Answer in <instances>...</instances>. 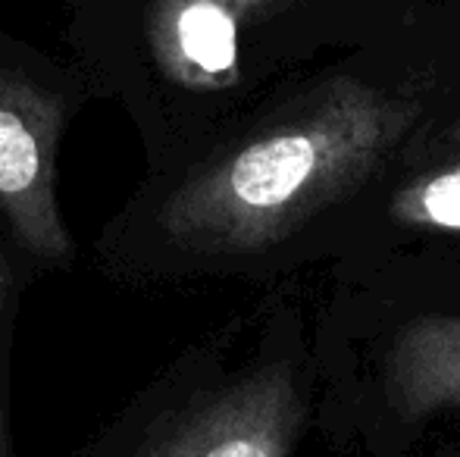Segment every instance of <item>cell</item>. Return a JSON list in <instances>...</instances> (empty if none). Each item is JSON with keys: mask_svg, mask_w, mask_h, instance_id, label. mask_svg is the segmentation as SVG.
Listing matches in <instances>:
<instances>
[{"mask_svg": "<svg viewBox=\"0 0 460 457\" xmlns=\"http://www.w3.org/2000/svg\"><path fill=\"white\" fill-rule=\"evenodd\" d=\"M94 98L101 92L75 60L0 29V248L25 286L79 260L57 195V163L75 116Z\"/></svg>", "mask_w": 460, "mask_h": 457, "instance_id": "4", "label": "cell"}, {"mask_svg": "<svg viewBox=\"0 0 460 457\" xmlns=\"http://www.w3.org/2000/svg\"><path fill=\"white\" fill-rule=\"evenodd\" d=\"M385 391L404 420L460 410V320L423 317L407 323L388 351Z\"/></svg>", "mask_w": 460, "mask_h": 457, "instance_id": "5", "label": "cell"}, {"mask_svg": "<svg viewBox=\"0 0 460 457\" xmlns=\"http://www.w3.org/2000/svg\"><path fill=\"white\" fill-rule=\"evenodd\" d=\"M307 404L288 360L179 364L126 398L75 457H291Z\"/></svg>", "mask_w": 460, "mask_h": 457, "instance_id": "3", "label": "cell"}, {"mask_svg": "<svg viewBox=\"0 0 460 457\" xmlns=\"http://www.w3.org/2000/svg\"><path fill=\"white\" fill-rule=\"evenodd\" d=\"M413 119V101L332 79L232 138L147 166L101 226L97 269L145 288L263 257L364 185Z\"/></svg>", "mask_w": 460, "mask_h": 457, "instance_id": "1", "label": "cell"}, {"mask_svg": "<svg viewBox=\"0 0 460 457\" xmlns=\"http://www.w3.org/2000/svg\"><path fill=\"white\" fill-rule=\"evenodd\" d=\"M22 276L16 263L0 248V457L13 454V433H10V395H6V379H10V342H13V317L19 307V292H22Z\"/></svg>", "mask_w": 460, "mask_h": 457, "instance_id": "7", "label": "cell"}, {"mask_svg": "<svg viewBox=\"0 0 460 457\" xmlns=\"http://www.w3.org/2000/svg\"><path fill=\"white\" fill-rule=\"evenodd\" d=\"M295 0H66L63 41L101 98L119 104L160 166L251 75L261 38Z\"/></svg>", "mask_w": 460, "mask_h": 457, "instance_id": "2", "label": "cell"}, {"mask_svg": "<svg viewBox=\"0 0 460 457\" xmlns=\"http://www.w3.org/2000/svg\"><path fill=\"white\" fill-rule=\"evenodd\" d=\"M392 214L404 226L460 232V163L426 172L392 198Z\"/></svg>", "mask_w": 460, "mask_h": 457, "instance_id": "6", "label": "cell"}]
</instances>
